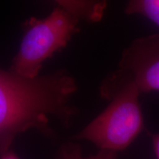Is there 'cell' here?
I'll list each match as a JSON object with an SVG mask.
<instances>
[{
  "label": "cell",
  "mask_w": 159,
  "mask_h": 159,
  "mask_svg": "<svg viewBox=\"0 0 159 159\" xmlns=\"http://www.w3.org/2000/svg\"><path fill=\"white\" fill-rule=\"evenodd\" d=\"M116 71L141 94L159 92V33L134 39L123 50Z\"/></svg>",
  "instance_id": "obj_4"
},
{
  "label": "cell",
  "mask_w": 159,
  "mask_h": 159,
  "mask_svg": "<svg viewBox=\"0 0 159 159\" xmlns=\"http://www.w3.org/2000/svg\"><path fill=\"white\" fill-rule=\"evenodd\" d=\"M100 94L110 103L74 139L89 141L99 150L118 152L128 148L144 129L139 102L142 94L116 70L103 80Z\"/></svg>",
  "instance_id": "obj_2"
},
{
  "label": "cell",
  "mask_w": 159,
  "mask_h": 159,
  "mask_svg": "<svg viewBox=\"0 0 159 159\" xmlns=\"http://www.w3.org/2000/svg\"><path fill=\"white\" fill-rule=\"evenodd\" d=\"M77 90L74 77L62 69L28 78L0 69V154L30 129L52 136L51 116L70 124L78 113L71 103Z\"/></svg>",
  "instance_id": "obj_1"
},
{
  "label": "cell",
  "mask_w": 159,
  "mask_h": 159,
  "mask_svg": "<svg viewBox=\"0 0 159 159\" xmlns=\"http://www.w3.org/2000/svg\"><path fill=\"white\" fill-rule=\"evenodd\" d=\"M57 5L63 7L78 21L96 22L102 19L106 9L105 1H57Z\"/></svg>",
  "instance_id": "obj_5"
},
{
  "label": "cell",
  "mask_w": 159,
  "mask_h": 159,
  "mask_svg": "<svg viewBox=\"0 0 159 159\" xmlns=\"http://www.w3.org/2000/svg\"><path fill=\"white\" fill-rule=\"evenodd\" d=\"M56 159H118V152L99 150L95 155L84 157L83 156L81 147L78 144L67 142L62 144L59 148Z\"/></svg>",
  "instance_id": "obj_7"
},
{
  "label": "cell",
  "mask_w": 159,
  "mask_h": 159,
  "mask_svg": "<svg viewBox=\"0 0 159 159\" xmlns=\"http://www.w3.org/2000/svg\"><path fill=\"white\" fill-rule=\"evenodd\" d=\"M128 15H139L159 27V0H131L125 6Z\"/></svg>",
  "instance_id": "obj_6"
},
{
  "label": "cell",
  "mask_w": 159,
  "mask_h": 159,
  "mask_svg": "<svg viewBox=\"0 0 159 159\" xmlns=\"http://www.w3.org/2000/svg\"><path fill=\"white\" fill-rule=\"evenodd\" d=\"M0 159H19L17 155L11 149L0 154Z\"/></svg>",
  "instance_id": "obj_9"
},
{
  "label": "cell",
  "mask_w": 159,
  "mask_h": 159,
  "mask_svg": "<svg viewBox=\"0 0 159 159\" xmlns=\"http://www.w3.org/2000/svg\"><path fill=\"white\" fill-rule=\"evenodd\" d=\"M78 23L58 5L46 19L26 20L22 24V41L9 70L28 78L39 77L43 62L64 48L79 30Z\"/></svg>",
  "instance_id": "obj_3"
},
{
  "label": "cell",
  "mask_w": 159,
  "mask_h": 159,
  "mask_svg": "<svg viewBox=\"0 0 159 159\" xmlns=\"http://www.w3.org/2000/svg\"><path fill=\"white\" fill-rule=\"evenodd\" d=\"M148 135L152 142V148H153L156 158L159 159V133L158 134L148 133Z\"/></svg>",
  "instance_id": "obj_8"
}]
</instances>
